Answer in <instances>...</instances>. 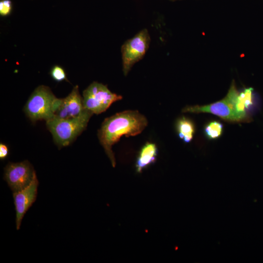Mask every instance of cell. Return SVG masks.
Here are the masks:
<instances>
[{"label":"cell","instance_id":"obj_5","mask_svg":"<svg viewBox=\"0 0 263 263\" xmlns=\"http://www.w3.org/2000/svg\"><path fill=\"white\" fill-rule=\"evenodd\" d=\"M150 42L148 31L144 29L123 44L121 54L123 72L125 76L133 65L144 57L149 47Z\"/></svg>","mask_w":263,"mask_h":263},{"label":"cell","instance_id":"obj_14","mask_svg":"<svg viewBox=\"0 0 263 263\" xmlns=\"http://www.w3.org/2000/svg\"><path fill=\"white\" fill-rule=\"evenodd\" d=\"M253 90L252 88H248L244 90L239 95L243 101L246 109L253 104Z\"/></svg>","mask_w":263,"mask_h":263},{"label":"cell","instance_id":"obj_8","mask_svg":"<svg viewBox=\"0 0 263 263\" xmlns=\"http://www.w3.org/2000/svg\"><path fill=\"white\" fill-rule=\"evenodd\" d=\"M184 113H208L213 114L222 119L231 122H238L235 115L233 104L227 94L223 99L204 106H187L182 110Z\"/></svg>","mask_w":263,"mask_h":263},{"label":"cell","instance_id":"obj_12","mask_svg":"<svg viewBox=\"0 0 263 263\" xmlns=\"http://www.w3.org/2000/svg\"><path fill=\"white\" fill-rule=\"evenodd\" d=\"M176 128L179 137L185 143L190 142L193 138L195 128L190 119L182 117L176 122Z\"/></svg>","mask_w":263,"mask_h":263},{"label":"cell","instance_id":"obj_15","mask_svg":"<svg viewBox=\"0 0 263 263\" xmlns=\"http://www.w3.org/2000/svg\"><path fill=\"white\" fill-rule=\"evenodd\" d=\"M50 74L53 79L56 81H67L66 73L61 66H54L51 70Z\"/></svg>","mask_w":263,"mask_h":263},{"label":"cell","instance_id":"obj_17","mask_svg":"<svg viewBox=\"0 0 263 263\" xmlns=\"http://www.w3.org/2000/svg\"><path fill=\"white\" fill-rule=\"evenodd\" d=\"M9 153V149L7 145L1 143L0 144V159L1 160L5 159Z\"/></svg>","mask_w":263,"mask_h":263},{"label":"cell","instance_id":"obj_13","mask_svg":"<svg viewBox=\"0 0 263 263\" xmlns=\"http://www.w3.org/2000/svg\"><path fill=\"white\" fill-rule=\"evenodd\" d=\"M222 124L217 121H212L208 123L205 128V132L207 137L210 139L219 138L223 132Z\"/></svg>","mask_w":263,"mask_h":263},{"label":"cell","instance_id":"obj_16","mask_svg":"<svg viewBox=\"0 0 263 263\" xmlns=\"http://www.w3.org/2000/svg\"><path fill=\"white\" fill-rule=\"evenodd\" d=\"M12 2L10 0H1L0 1V15L5 17L9 15L12 10Z\"/></svg>","mask_w":263,"mask_h":263},{"label":"cell","instance_id":"obj_1","mask_svg":"<svg viewBox=\"0 0 263 263\" xmlns=\"http://www.w3.org/2000/svg\"><path fill=\"white\" fill-rule=\"evenodd\" d=\"M148 124L146 117L136 110L118 113L104 119L97 135L113 167L116 165V161L113 146L122 136H133L140 134Z\"/></svg>","mask_w":263,"mask_h":263},{"label":"cell","instance_id":"obj_4","mask_svg":"<svg viewBox=\"0 0 263 263\" xmlns=\"http://www.w3.org/2000/svg\"><path fill=\"white\" fill-rule=\"evenodd\" d=\"M122 96L112 92L107 85L94 81L83 92V103L85 109L94 114L106 111Z\"/></svg>","mask_w":263,"mask_h":263},{"label":"cell","instance_id":"obj_9","mask_svg":"<svg viewBox=\"0 0 263 263\" xmlns=\"http://www.w3.org/2000/svg\"><path fill=\"white\" fill-rule=\"evenodd\" d=\"M84 110L82 97L80 94L78 86L76 85L68 96L61 99L55 117L61 119L75 117Z\"/></svg>","mask_w":263,"mask_h":263},{"label":"cell","instance_id":"obj_3","mask_svg":"<svg viewBox=\"0 0 263 263\" xmlns=\"http://www.w3.org/2000/svg\"><path fill=\"white\" fill-rule=\"evenodd\" d=\"M61 99L57 98L49 87L40 85L29 98L24 112L33 122L41 120L47 121L55 117Z\"/></svg>","mask_w":263,"mask_h":263},{"label":"cell","instance_id":"obj_10","mask_svg":"<svg viewBox=\"0 0 263 263\" xmlns=\"http://www.w3.org/2000/svg\"><path fill=\"white\" fill-rule=\"evenodd\" d=\"M158 149L155 144L147 142L142 147L135 162V170L141 173L144 170L153 164L157 159Z\"/></svg>","mask_w":263,"mask_h":263},{"label":"cell","instance_id":"obj_7","mask_svg":"<svg viewBox=\"0 0 263 263\" xmlns=\"http://www.w3.org/2000/svg\"><path fill=\"white\" fill-rule=\"evenodd\" d=\"M38 184L39 182L36 174L29 186L20 190L13 193L17 230L20 228L24 215L36 200Z\"/></svg>","mask_w":263,"mask_h":263},{"label":"cell","instance_id":"obj_2","mask_svg":"<svg viewBox=\"0 0 263 263\" xmlns=\"http://www.w3.org/2000/svg\"><path fill=\"white\" fill-rule=\"evenodd\" d=\"M94 113L85 110L78 116L70 118L54 117L46 121V126L55 143L59 147L70 145L87 127Z\"/></svg>","mask_w":263,"mask_h":263},{"label":"cell","instance_id":"obj_11","mask_svg":"<svg viewBox=\"0 0 263 263\" xmlns=\"http://www.w3.org/2000/svg\"><path fill=\"white\" fill-rule=\"evenodd\" d=\"M227 94L233 104L234 113L238 122H249V117L246 113V109L234 83L231 84Z\"/></svg>","mask_w":263,"mask_h":263},{"label":"cell","instance_id":"obj_6","mask_svg":"<svg viewBox=\"0 0 263 263\" xmlns=\"http://www.w3.org/2000/svg\"><path fill=\"white\" fill-rule=\"evenodd\" d=\"M36 174L28 160L9 163L4 169V180L13 192L20 190L30 185Z\"/></svg>","mask_w":263,"mask_h":263}]
</instances>
